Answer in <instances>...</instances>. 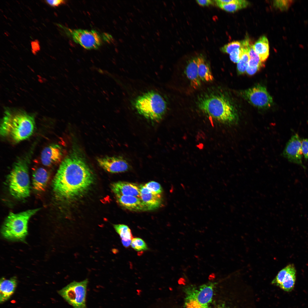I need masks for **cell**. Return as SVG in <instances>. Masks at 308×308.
Returning a JSON list of instances; mask_svg holds the SVG:
<instances>
[{"mask_svg": "<svg viewBox=\"0 0 308 308\" xmlns=\"http://www.w3.org/2000/svg\"><path fill=\"white\" fill-rule=\"evenodd\" d=\"M301 140L297 134L293 135L286 143L282 155L290 162L299 165L305 169L302 161Z\"/></svg>", "mask_w": 308, "mask_h": 308, "instance_id": "8fae6325", "label": "cell"}, {"mask_svg": "<svg viewBox=\"0 0 308 308\" xmlns=\"http://www.w3.org/2000/svg\"><path fill=\"white\" fill-rule=\"evenodd\" d=\"M250 44L248 39H245L242 41L241 48L242 54L237 65V72L239 75L242 74L246 71L250 59L249 48Z\"/></svg>", "mask_w": 308, "mask_h": 308, "instance_id": "cb8c5ba5", "label": "cell"}, {"mask_svg": "<svg viewBox=\"0 0 308 308\" xmlns=\"http://www.w3.org/2000/svg\"><path fill=\"white\" fill-rule=\"evenodd\" d=\"M133 106L137 112L146 119L158 122L166 112L167 105L163 96L153 91L147 92L137 97Z\"/></svg>", "mask_w": 308, "mask_h": 308, "instance_id": "277c9868", "label": "cell"}, {"mask_svg": "<svg viewBox=\"0 0 308 308\" xmlns=\"http://www.w3.org/2000/svg\"><path fill=\"white\" fill-rule=\"evenodd\" d=\"M93 178L84 160L77 155H71L61 163L53 181V189L60 198H73L86 191Z\"/></svg>", "mask_w": 308, "mask_h": 308, "instance_id": "6da1fadb", "label": "cell"}, {"mask_svg": "<svg viewBox=\"0 0 308 308\" xmlns=\"http://www.w3.org/2000/svg\"><path fill=\"white\" fill-rule=\"evenodd\" d=\"M141 38L143 39H145V37L143 35L141 36Z\"/></svg>", "mask_w": 308, "mask_h": 308, "instance_id": "f35d334b", "label": "cell"}, {"mask_svg": "<svg viewBox=\"0 0 308 308\" xmlns=\"http://www.w3.org/2000/svg\"><path fill=\"white\" fill-rule=\"evenodd\" d=\"M126 23H127V24H128L129 23V22H129V20H127V21H126Z\"/></svg>", "mask_w": 308, "mask_h": 308, "instance_id": "74e56055", "label": "cell"}, {"mask_svg": "<svg viewBox=\"0 0 308 308\" xmlns=\"http://www.w3.org/2000/svg\"><path fill=\"white\" fill-rule=\"evenodd\" d=\"M294 1L290 0H275L273 1L274 7L281 11L288 10L293 2Z\"/></svg>", "mask_w": 308, "mask_h": 308, "instance_id": "f1b7e54d", "label": "cell"}, {"mask_svg": "<svg viewBox=\"0 0 308 308\" xmlns=\"http://www.w3.org/2000/svg\"><path fill=\"white\" fill-rule=\"evenodd\" d=\"M242 47V41H234L225 44L221 47L220 50L224 53L230 54L234 50Z\"/></svg>", "mask_w": 308, "mask_h": 308, "instance_id": "83f0119b", "label": "cell"}, {"mask_svg": "<svg viewBox=\"0 0 308 308\" xmlns=\"http://www.w3.org/2000/svg\"><path fill=\"white\" fill-rule=\"evenodd\" d=\"M131 247L135 250L141 252L148 249L147 246L144 241L139 238H133L131 244Z\"/></svg>", "mask_w": 308, "mask_h": 308, "instance_id": "4316f807", "label": "cell"}, {"mask_svg": "<svg viewBox=\"0 0 308 308\" xmlns=\"http://www.w3.org/2000/svg\"><path fill=\"white\" fill-rule=\"evenodd\" d=\"M151 193L156 194H161L162 192V189L161 185L154 181H151L144 185Z\"/></svg>", "mask_w": 308, "mask_h": 308, "instance_id": "f546056e", "label": "cell"}, {"mask_svg": "<svg viewBox=\"0 0 308 308\" xmlns=\"http://www.w3.org/2000/svg\"><path fill=\"white\" fill-rule=\"evenodd\" d=\"M242 48L236 49L230 54L231 60L234 63H238L242 54Z\"/></svg>", "mask_w": 308, "mask_h": 308, "instance_id": "4dcf8cb0", "label": "cell"}, {"mask_svg": "<svg viewBox=\"0 0 308 308\" xmlns=\"http://www.w3.org/2000/svg\"><path fill=\"white\" fill-rule=\"evenodd\" d=\"M301 149L304 158L306 160L308 159V139H302Z\"/></svg>", "mask_w": 308, "mask_h": 308, "instance_id": "1f68e13d", "label": "cell"}, {"mask_svg": "<svg viewBox=\"0 0 308 308\" xmlns=\"http://www.w3.org/2000/svg\"><path fill=\"white\" fill-rule=\"evenodd\" d=\"M198 75L201 81L210 82L214 79L209 67L204 58L201 56L196 57Z\"/></svg>", "mask_w": 308, "mask_h": 308, "instance_id": "603a6c76", "label": "cell"}, {"mask_svg": "<svg viewBox=\"0 0 308 308\" xmlns=\"http://www.w3.org/2000/svg\"><path fill=\"white\" fill-rule=\"evenodd\" d=\"M163 3L164 5H165V2H163Z\"/></svg>", "mask_w": 308, "mask_h": 308, "instance_id": "f6af8a7d", "label": "cell"}, {"mask_svg": "<svg viewBox=\"0 0 308 308\" xmlns=\"http://www.w3.org/2000/svg\"><path fill=\"white\" fill-rule=\"evenodd\" d=\"M17 280L13 277L9 279L2 278L0 284V301L1 303L9 299L14 293L17 285Z\"/></svg>", "mask_w": 308, "mask_h": 308, "instance_id": "e0dca14e", "label": "cell"}, {"mask_svg": "<svg viewBox=\"0 0 308 308\" xmlns=\"http://www.w3.org/2000/svg\"><path fill=\"white\" fill-rule=\"evenodd\" d=\"M215 283L209 282L198 288L187 290L185 298L186 308H210Z\"/></svg>", "mask_w": 308, "mask_h": 308, "instance_id": "52a82bcc", "label": "cell"}, {"mask_svg": "<svg viewBox=\"0 0 308 308\" xmlns=\"http://www.w3.org/2000/svg\"><path fill=\"white\" fill-rule=\"evenodd\" d=\"M137 9L139 12H140V10H139V9Z\"/></svg>", "mask_w": 308, "mask_h": 308, "instance_id": "7bdbcfd3", "label": "cell"}, {"mask_svg": "<svg viewBox=\"0 0 308 308\" xmlns=\"http://www.w3.org/2000/svg\"><path fill=\"white\" fill-rule=\"evenodd\" d=\"M133 7H134V8H135V9H136V8H135V6H133Z\"/></svg>", "mask_w": 308, "mask_h": 308, "instance_id": "7dc6e473", "label": "cell"}, {"mask_svg": "<svg viewBox=\"0 0 308 308\" xmlns=\"http://www.w3.org/2000/svg\"><path fill=\"white\" fill-rule=\"evenodd\" d=\"M130 19V21H131V22H133V20H132V19H131L130 18V19Z\"/></svg>", "mask_w": 308, "mask_h": 308, "instance_id": "60d3db41", "label": "cell"}, {"mask_svg": "<svg viewBox=\"0 0 308 308\" xmlns=\"http://www.w3.org/2000/svg\"><path fill=\"white\" fill-rule=\"evenodd\" d=\"M143 45H144V46H146V44H143Z\"/></svg>", "mask_w": 308, "mask_h": 308, "instance_id": "ee69618b", "label": "cell"}, {"mask_svg": "<svg viewBox=\"0 0 308 308\" xmlns=\"http://www.w3.org/2000/svg\"><path fill=\"white\" fill-rule=\"evenodd\" d=\"M296 279V270L293 264H289L280 271L272 283L285 291L289 292L294 287Z\"/></svg>", "mask_w": 308, "mask_h": 308, "instance_id": "7c38bea8", "label": "cell"}, {"mask_svg": "<svg viewBox=\"0 0 308 308\" xmlns=\"http://www.w3.org/2000/svg\"><path fill=\"white\" fill-rule=\"evenodd\" d=\"M185 73L193 88L196 89L200 86L201 80L198 75L196 57L193 58L189 61Z\"/></svg>", "mask_w": 308, "mask_h": 308, "instance_id": "ac0fdd59", "label": "cell"}, {"mask_svg": "<svg viewBox=\"0 0 308 308\" xmlns=\"http://www.w3.org/2000/svg\"><path fill=\"white\" fill-rule=\"evenodd\" d=\"M197 3L199 5L202 6H208L213 4V1L210 0H197Z\"/></svg>", "mask_w": 308, "mask_h": 308, "instance_id": "836d02e7", "label": "cell"}, {"mask_svg": "<svg viewBox=\"0 0 308 308\" xmlns=\"http://www.w3.org/2000/svg\"><path fill=\"white\" fill-rule=\"evenodd\" d=\"M139 198L145 205L146 211L157 208L162 203L160 194L153 193L150 191L145 193H140Z\"/></svg>", "mask_w": 308, "mask_h": 308, "instance_id": "ffe728a7", "label": "cell"}, {"mask_svg": "<svg viewBox=\"0 0 308 308\" xmlns=\"http://www.w3.org/2000/svg\"><path fill=\"white\" fill-rule=\"evenodd\" d=\"M253 48L262 62H264L269 55V43L264 36L260 37L253 45Z\"/></svg>", "mask_w": 308, "mask_h": 308, "instance_id": "7402d4cb", "label": "cell"}, {"mask_svg": "<svg viewBox=\"0 0 308 308\" xmlns=\"http://www.w3.org/2000/svg\"><path fill=\"white\" fill-rule=\"evenodd\" d=\"M249 54L250 59L246 72L249 75H252L263 66V64L259 56L254 50L253 45L250 44L249 48Z\"/></svg>", "mask_w": 308, "mask_h": 308, "instance_id": "44dd1931", "label": "cell"}, {"mask_svg": "<svg viewBox=\"0 0 308 308\" xmlns=\"http://www.w3.org/2000/svg\"><path fill=\"white\" fill-rule=\"evenodd\" d=\"M148 22V24H149V25H150V23H149V22Z\"/></svg>", "mask_w": 308, "mask_h": 308, "instance_id": "bcb514c9", "label": "cell"}, {"mask_svg": "<svg viewBox=\"0 0 308 308\" xmlns=\"http://www.w3.org/2000/svg\"><path fill=\"white\" fill-rule=\"evenodd\" d=\"M239 306V305H236L234 307H219L218 308H241L240 307V306Z\"/></svg>", "mask_w": 308, "mask_h": 308, "instance_id": "d590c367", "label": "cell"}, {"mask_svg": "<svg viewBox=\"0 0 308 308\" xmlns=\"http://www.w3.org/2000/svg\"><path fill=\"white\" fill-rule=\"evenodd\" d=\"M116 232L119 235L121 241L132 240L133 237L130 229L127 226L123 224L114 225Z\"/></svg>", "mask_w": 308, "mask_h": 308, "instance_id": "484cf974", "label": "cell"}, {"mask_svg": "<svg viewBox=\"0 0 308 308\" xmlns=\"http://www.w3.org/2000/svg\"><path fill=\"white\" fill-rule=\"evenodd\" d=\"M44 1L46 4L52 7H58L66 3V1L63 0H45Z\"/></svg>", "mask_w": 308, "mask_h": 308, "instance_id": "d6a6232c", "label": "cell"}, {"mask_svg": "<svg viewBox=\"0 0 308 308\" xmlns=\"http://www.w3.org/2000/svg\"><path fill=\"white\" fill-rule=\"evenodd\" d=\"M49 179L48 172L44 168L39 167L35 169L33 175V188L38 191H44Z\"/></svg>", "mask_w": 308, "mask_h": 308, "instance_id": "d6986e66", "label": "cell"}, {"mask_svg": "<svg viewBox=\"0 0 308 308\" xmlns=\"http://www.w3.org/2000/svg\"><path fill=\"white\" fill-rule=\"evenodd\" d=\"M240 94L250 104L260 109H267L273 104L272 97L266 88L261 85L241 90Z\"/></svg>", "mask_w": 308, "mask_h": 308, "instance_id": "30bf717a", "label": "cell"}, {"mask_svg": "<svg viewBox=\"0 0 308 308\" xmlns=\"http://www.w3.org/2000/svg\"><path fill=\"white\" fill-rule=\"evenodd\" d=\"M66 34L76 43L87 50L96 49L102 45L105 34L102 35L95 30L72 29L61 26Z\"/></svg>", "mask_w": 308, "mask_h": 308, "instance_id": "9c48e42d", "label": "cell"}, {"mask_svg": "<svg viewBox=\"0 0 308 308\" xmlns=\"http://www.w3.org/2000/svg\"><path fill=\"white\" fill-rule=\"evenodd\" d=\"M249 3L248 1L245 0H231L230 2L227 3H216L220 8L230 12H234L245 8L248 6Z\"/></svg>", "mask_w": 308, "mask_h": 308, "instance_id": "d4e9b609", "label": "cell"}, {"mask_svg": "<svg viewBox=\"0 0 308 308\" xmlns=\"http://www.w3.org/2000/svg\"><path fill=\"white\" fill-rule=\"evenodd\" d=\"M99 165L108 172L115 173L129 170L130 166L127 161L121 157H107L97 159Z\"/></svg>", "mask_w": 308, "mask_h": 308, "instance_id": "4fadbf2b", "label": "cell"}, {"mask_svg": "<svg viewBox=\"0 0 308 308\" xmlns=\"http://www.w3.org/2000/svg\"><path fill=\"white\" fill-rule=\"evenodd\" d=\"M111 188L115 195L140 197L139 185L135 183L120 181L112 184Z\"/></svg>", "mask_w": 308, "mask_h": 308, "instance_id": "9a60e30c", "label": "cell"}, {"mask_svg": "<svg viewBox=\"0 0 308 308\" xmlns=\"http://www.w3.org/2000/svg\"><path fill=\"white\" fill-rule=\"evenodd\" d=\"M115 196L119 204L125 208L135 211H146L145 205L139 198L130 196Z\"/></svg>", "mask_w": 308, "mask_h": 308, "instance_id": "2e32d148", "label": "cell"}, {"mask_svg": "<svg viewBox=\"0 0 308 308\" xmlns=\"http://www.w3.org/2000/svg\"><path fill=\"white\" fill-rule=\"evenodd\" d=\"M62 157L60 147L57 145L52 144L44 149L41 155V160L45 166L50 167L58 163Z\"/></svg>", "mask_w": 308, "mask_h": 308, "instance_id": "5bb4252c", "label": "cell"}, {"mask_svg": "<svg viewBox=\"0 0 308 308\" xmlns=\"http://www.w3.org/2000/svg\"><path fill=\"white\" fill-rule=\"evenodd\" d=\"M152 40H153V42H154V40L153 39H152Z\"/></svg>", "mask_w": 308, "mask_h": 308, "instance_id": "c3c4849f", "label": "cell"}, {"mask_svg": "<svg viewBox=\"0 0 308 308\" xmlns=\"http://www.w3.org/2000/svg\"><path fill=\"white\" fill-rule=\"evenodd\" d=\"M155 33H156V35H157V36H160V33H158L157 32H155Z\"/></svg>", "mask_w": 308, "mask_h": 308, "instance_id": "8d00e7d4", "label": "cell"}, {"mask_svg": "<svg viewBox=\"0 0 308 308\" xmlns=\"http://www.w3.org/2000/svg\"><path fill=\"white\" fill-rule=\"evenodd\" d=\"M88 279L80 281H74L58 293L73 308H86Z\"/></svg>", "mask_w": 308, "mask_h": 308, "instance_id": "ba28073f", "label": "cell"}, {"mask_svg": "<svg viewBox=\"0 0 308 308\" xmlns=\"http://www.w3.org/2000/svg\"><path fill=\"white\" fill-rule=\"evenodd\" d=\"M9 191L16 198L23 199L29 196L30 180L27 162L25 159L15 162L7 177Z\"/></svg>", "mask_w": 308, "mask_h": 308, "instance_id": "8992f818", "label": "cell"}, {"mask_svg": "<svg viewBox=\"0 0 308 308\" xmlns=\"http://www.w3.org/2000/svg\"><path fill=\"white\" fill-rule=\"evenodd\" d=\"M40 209H30L17 213H10L2 226L1 233L3 236L11 240H24L27 234L29 219Z\"/></svg>", "mask_w": 308, "mask_h": 308, "instance_id": "5b68a950", "label": "cell"}, {"mask_svg": "<svg viewBox=\"0 0 308 308\" xmlns=\"http://www.w3.org/2000/svg\"><path fill=\"white\" fill-rule=\"evenodd\" d=\"M197 105L203 113L220 122L232 124L237 123L238 116L230 100L222 93H210L198 98Z\"/></svg>", "mask_w": 308, "mask_h": 308, "instance_id": "3957f363", "label": "cell"}, {"mask_svg": "<svg viewBox=\"0 0 308 308\" xmlns=\"http://www.w3.org/2000/svg\"><path fill=\"white\" fill-rule=\"evenodd\" d=\"M34 117L21 110L7 108L1 123L0 134L15 143L26 139L34 131Z\"/></svg>", "mask_w": 308, "mask_h": 308, "instance_id": "7a4b0ae2", "label": "cell"}, {"mask_svg": "<svg viewBox=\"0 0 308 308\" xmlns=\"http://www.w3.org/2000/svg\"><path fill=\"white\" fill-rule=\"evenodd\" d=\"M131 13V16H132L133 17V14L132 13Z\"/></svg>", "mask_w": 308, "mask_h": 308, "instance_id": "b9f144b4", "label": "cell"}, {"mask_svg": "<svg viewBox=\"0 0 308 308\" xmlns=\"http://www.w3.org/2000/svg\"><path fill=\"white\" fill-rule=\"evenodd\" d=\"M32 46L33 51L34 52L37 51L39 49V45L37 41H34L32 42Z\"/></svg>", "mask_w": 308, "mask_h": 308, "instance_id": "e575fe53", "label": "cell"}, {"mask_svg": "<svg viewBox=\"0 0 308 308\" xmlns=\"http://www.w3.org/2000/svg\"><path fill=\"white\" fill-rule=\"evenodd\" d=\"M157 40L158 41H159L161 40L159 38H157Z\"/></svg>", "mask_w": 308, "mask_h": 308, "instance_id": "ab89813d", "label": "cell"}]
</instances>
